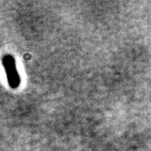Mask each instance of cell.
I'll return each instance as SVG.
<instances>
[{"mask_svg":"<svg viewBox=\"0 0 151 151\" xmlns=\"http://www.w3.org/2000/svg\"><path fill=\"white\" fill-rule=\"evenodd\" d=\"M2 64L6 71L9 87L13 89H17L19 87L21 80H20L19 74L17 69L16 61H15L14 57L11 55H5L2 58Z\"/></svg>","mask_w":151,"mask_h":151,"instance_id":"obj_1","label":"cell"}]
</instances>
